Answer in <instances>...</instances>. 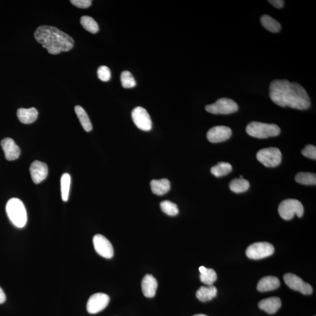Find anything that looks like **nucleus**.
Listing matches in <instances>:
<instances>
[{
  "label": "nucleus",
  "mask_w": 316,
  "mask_h": 316,
  "mask_svg": "<svg viewBox=\"0 0 316 316\" xmlns=\"http://www.w3.org/2000/svg\"><path fill=\"white\" fill-rule=\"evenodd\" d=\"M270 96L280 107L304 110L311 105V98L305 88L299 83L286 79L275 80L271 83Z\"/></svg>",
  "instance_id": "nucleus-1"
},
{
  "label": "nucleus",
  "mask_w": 316,
  "mask_h": 316,
  "mask_svg": "<svg viewBox=\"0 0 316 316\" xmlns=\"http://www.w3.org/2000/svg\"><path fill=\"white\" fill-rule=\"evenodd\" d=\"M275 248L272 244L267 242L255 243L247 249L246 255L250 259H261L272 255Z\"/></svg>",
  "instance_id": "nucleus-8"
},
{
  "label": "nucleus",
  "mask_w": 316,
  "mask_h": 316,
  "mask_svg": "<svg viewBox=\"0 0 316 316\" xmlns=\"http://www.w3.org/2000/svg\"><path fill=\"white\" fill-rule=\"evenodd\" d=\"M95 251L103 258H112L114 255V249L110 241L101 234L95 235L93 238Z\"/></svg>",
  "instance_id": "nucleus-11"
},
{
  "label": "nucleus",
  "mask_w": 316,
  "mask_h": 316,
  "mask_svg": "<svg viewBox=\"0 0 316 316\" xmlns=\"http://www.w3.org/2000/svg\"><path fill=\"white\" fill-rule=\"evenodd\" d=\"M232 167L231 164L227 162H219L216 165L211 168V174L216 177L219 178L228 175L232 171Z\"/></svg>",
  "instance_id": "nucleus-26"
},
{
  "label": "nucleus",
  "mask_w": 316,
  "mask_h": 316,
  "mask_svg": "<svg viewBox=\"0 0 316 316\" xmlns=\"http://www.w3.org/2000/svg\"><path fill=\"white\" fill-rule=\"evenodd\" d=\"M295 181L298 183L305 185H316V175L309 172H299L295 177Z\"/></svg>",
  "instance_id": "nucleus-27"
},
{
  "label": "nucleus",
  "mask_w": 316,
  "mask_h": 316,
  "mask_svg": "<svg viewBox=\"0 0 316 316\" xmlns=\"http://www.w3.org/2000/svg\"><path fill=\"white\" fill-rule=\"evenodd\" d=\"M152 192L158 196L165 195L171 189V183L166 179L153 180L151 181Z\"/></svg>",
  "instance_id": "nucleus-21"
},
{
  "label": "nucleus",
  "mask_w": 316,
  "mask_h": 316,
  "mask_svg": "<svg viewBox=\"0 0 316 316\" xmlns=\"http://www.w3.org/2000/svg\"><path fill=\"white\" fill-rule=\"evenodd\" d=\"M34 37L52 55L69 51L74 44L70 36L54 26L48 25L39 26L34 33Z\"/></svg>",
  "instance_id": "nucleus-2"
},
{
  "label": "nucleus",
  "mask_w": 316,
  "mask_h": 316,
  "mask_svg": "<svg viewBox=\"0 0 316 316\" xmlns=\"http://www.w3.org/2000/svg\"><path fill=\"white\" fill-rule=\"evenodd\" d=\"M98 79L103 82H108L111 79V71L106 66H101L97 70Z\"/></svg>",
  "instance_id": "nucleus-32"
},
{
  "label": "nucleus",
  "mask_w": 316,
  "mask_h": 316,
  "mask_svg": "<svg viewBox=\"0 0 316 316\" xmlns=\"http://www.w3.org/2000/svg\"><path fill=\"white\" fill-rule=\"evenodd\" d=\"M246 131L249 135L256 138L264 139L276 136L281 133V129L276 124L253 121L247 126Z\"/></svg>",
  "instance_id": "nucleus-4"
},
{
  "label": "nucleus",
  "mask_w": 316,
  "mask_h": 316,
  "mask_svg": "<svg viewBox=\"0 0 316 316\" xmlns=\"http://www.w3.org/2000/svg\"><path fill=\"white\" fill-rule=\"evenodd\" d=\"M232 131L230 128L219 126L211 128L207 134V138L211 142L219 143L226 141L230 138Z\"/></svg>",
  "instance_id": "nucleus-13"
},
{
  "label": "nucleus",
  "mask_w": 316,
  "mask_h": 316,
  "mask_svg": "<svg viewBox=\"0 0 316 316\" xmlns=\"http://www.w3.org/2000/svg\"><path fill=\"white\" fill-rule=\"evenodd\" d=\"M268 2H270L273 7L276 8H282L284 7L285 1L283 0H270Z\"/></svg>",
  "instance_id": "nucleus-35"
},
{
  "label": "nucleus",
  "mask_w": 316,
  "mask_h": 316,
  "mask_svg": "<svg viewBox=\"0 0 316 316\" xmlns=\"http://www.w3.org/2000/svg\"><path fill=\"white\" fill-rule=\"evenodd\" d=\"M6 300L5 294L2 288L0 287V304L4 303Z\"/></svg>",
  "instance_id": "nucleus-36"
},
{
  "label": "nucleus",
  "mask_w": 316,
  "mask_h": 316,
  "mask_svg": "<svg viewBox=\"0 0 316 316\" xmlns=\"http://www.w3.org/2000/svg\"><path fill=\"white\" fill-rule=\"evenodd\" d=\"M132 118L134 124L144 131H149L153 127L151 118L147 110L142 107H136L132 112Z\"/></svg>",
  "instance_id": "nucleus-9"
},
{
  "label": "nucleus",
  "mask_w": 316,
  "mask_h": 316,
  "mask_svg": "<svg viewBox=\"0 0 316 316\" xmlns=\"http://www.w3.org/2000/svg\"><path fill=\"white\" fill-rule=\"evenodd\" d=\"M304 156L312 159H316V148L313 145H308L302 151Z\"/></svg>",
  "instance_id": "nucleus-33"
},
{
  "label": "nucleus",
  "mask_w": 316,
  "mask_h": 316,
  "mask_svg": "<svg viewBox=\"0 0 316 316\" xmlns=\"http://www.w3.org/2000/svg\"><path fill=\"white\" fill-rule=\"evenodd\" d=\"M278 211L280 216L286 220H291L295 215L302 217L304 207L302 203L296 199H286L279 204Z\"/></svg>",
  "instance_id": "nucleus-5"
},
{
  "label": "nucleus",
  "mask_w": 316,
  "mask_h": 316,
  "mask_svg": "<svg viewBox=\"0 0 316 316\" xmlns=\"http://www.w3.org/2000/svg\"><path fill=\"white\" fill-rule=\"evenodd\" d=\"M110 297L103 293H97L91 295L87 303V311L90 314H96L108 306Z\"/></svg>",
  "instance_id": "nucleus-10"
},
{
  "label": "nucleus",
  "mask_w": 316,
  "mask_h": 316,
  "mask_svg": "<svg viewBox=\"0 0 316 316\" xmlns=\"http://www.w3.org/2000/svg\"><path fill=\"white\" fill-rule=\"evenodd\" d=\"M205 110L214 114H229L237 112L238 104L234 100L228 98H220L212 104L205 106Z\"/></svg>",
  "instance_id": "nucleus-7"
},
{
  "label": "nucleus",
  "mask_w": 316,
  "mask_h": 316,
  "mask_svg": "<svg viewBox=\"0 0 316 316\" xmlns=\"http://www.w3.org/2000/svg\"><path fill=\"white\" fill-rule=\"evenodd\" d=\"M32 181L35 184H39L45 180L48 175V168L45 163L35 160L33 162L29 168Z\"/></svg>",
  "instance_id": "nucleus-14"
},
{
  "label": "nucleus",
  "mask_w": 316,
  "mask_h": 316,
  "mask_svg": "<svg viewBox=\"0 0 316 316\" xmlns=\"http://www.w3.org/2000/svg\"><path fill=\"white\" fill-rule=\"evenodd\" d=\"M161 209L167 215L175 216L179 213L178 205L171 201H165L160 203Z\"/></svg>",
  "instance_id": "nucleus-30"
},
{
  "label": "nucleus",
  "mask_w": 316,
  "mask_h": 316,
  "mask_svg": "<svg viewBox=\"0 0 316 316\" xmlns=\"http://www.w3.org/2000/svg\"><path fill=\"white\" fill-rule=\"evenodd\" d=\"M141 286L143 294L145 297L151 298L156 296L158 282L153 275H146L142 279Z\"/></svg>",
  "instance_id": "nucleus-16"
},
{
  "label": "nucleus",
  "mask_w": 316,
  "mask_h": 316,
  "mask_svg": "<svg viewBox=\"0 0 316 316\" xmlns=\"http://www.w3.org/2000/svg\"><path fill=\"white\" fill-rule=\"evenodd\" d=\"M1 146L4 153L5 159L7 160H15L20 157V148L13 139L10 138L3 139L1 142Z\"/></svg>",
  "instance_id": "nucleus-15"
},
{
  "label": "nucleus",
  "mask_w": 316,
  "mask_h": 316,
  "mask_svg": "<svg viewBox=\"0 0 316 316\" xmlns=\"http://www.w3.org/2000/svg\"><path fill=\"white\" fill-rule=\"evenodd\" d=\"M77 117H78L80 124L86 132H90L92 130V124L89 116L84 109L80 106L74 107Z\"/></svg>",
  "instance_id": "nucleus-23"
},
{
  "label": "nucleus",
  "mask_w": 316,
  "mask_h": 316,
  "mask_svg": "<svg viewBox=\"0 0 316 316\" xmlns=\"http://www.w3.org/2000/svg\"><path fill=\"white\" fill-rule=\"evenodd\" d=\"M70 2L80 8H87L91 5L90 0H71Z\"/></svg>",
  "instance_id": "nucleus-34"
},
{
  "label": "nucleus",
  "mask_w": 316,
  "mask_h": 316,
  "mask_svg": "<svg viewBox=\"0 0 316 316\" xmlns=\"http://www.w3.org/2000/svg\"><path fill=\"white\" fill-rule=\"evenodd\" d=\"M229 186L232 192L240 193L245 192L249 189V183L243 178L234 179L229 183Z\"/></svg>",
  "instance_id": "nucleus-25"
},
{
  "label": "nucleus",
  "mask_w": 316,
  "mask_h": 316,
  "mask_svg": "<svg viewBox=\"0 0 316 316\" xmlns=\"http://www.w3.org/2000/svg\"><path fill=\"white\" fill-rule=\"evenodd\" d=\"M71 178L69 174L65 173L62 176L61 180L62 199L67 202L69 195Z\"/></svg>",
  "instance_id": "nucleus-29"
},
{
  "label": "nucleus",
  "mask_w": 316,
  "mask_h": 316,
  "mask_svg": "<svg viewBox=\"0 0 316 316\" xmlns=\"http://www.w3.org/2000/svg\"><path fill=\"white\" fill-rule=\"evenodd\" d=\"M80 23L86 31L91 33V34H96L99 30L98 23L93 19L89 16H83L80 19Z\"/></svg>",
  "instance_id": "nucleus-28"
},
{
  "label": "nucleus",
  "mask_w": 316,
  "mask_h": 316,
  "mask_svg": "<svg viewBox=\"0 0 316 316\" xmlns=\"http://www.w3.org/2000/svg\"><path fill=\"white\" fill-rule=\"evenodd\" d=\"M217 289L215 286H202L196 292V297L202 302H206L216 296Z\"/></svg>",
  "instance_id": "nucleus-20"
},
{
  "label": "nucleus",
  "mask_w": 316,
  "mask_h": 316,
  "mask_svg": "<svg viewBox=\"0 0 316 316\" xmlns=\"http://www.w3.org/2000/svg\"><path fill=\"white\" fill-rule=\"evenodd\" d=\"M17 114L18 118L22 123L30 124L37 120L38 112L34 107L30 109L21 108L17 110Z\"/></svg>",
  "instance_id": "nucleus-19"
},
{
  "label": "nucleus",
  "mask_w": 316,
  "mask_h": 316,
  "mask_svg": "<svg viewBox=\"0 0 316 316\" xmlns=\"http://www.w3.org/2000/svg\"><path fill=\"white\" fill-rule=\"evenodd\" d=\"M193 316H207L205 315H203V314H200V315H196Z\"/></svg>",
  "instance_id": "nucleus-37"
},
{
  "label": "nucleus",
  "mask_w": 316,
  "mask_h": 316,
  "mask_svg": "<svg viewBox=\"0 0 316 316\" xmlns=\"http://www.w3.org/2000/svg\"><path fill=\"white\" fill-rule=\"evenodd\" d=\"M6 212L9 219L18 228H23L27 222V213L23 202L19 199L12 198L6 204Z\"/></svg>",
  "instance_id": "nucleus-3"
},
{
  "label": "nucleus",
  "mask_w": 316,
  "mask_h": 316,
  "mask_svg": "<svg viewBox=\"0 0 316 316\" xmlns=\"http://www.w3.org/2000/svg\"><path fill=\"white\" fill-rule=\"evenodd\" d=\"M121 85L124 88L130 89L135 87L136 82L133 74L130 71H124L120 76Z\"/></svg>",
  "instance_id": "nucleus-31"
},
{
  "label": "nucleus",
  "mask_w": 316,
  "mask_h": 316,
  "mask_svg": "<svg viewBox=\"0 0 316 316\" xmlns=\"http://www.w3.org/2000/svg\"><path fill=\"white\" fill-rule=\"evenodd\" d=\"M284 279L285 284L294 291L300 292L303 294H311L313 293L312 286L304 282L302 279L294 274H286Z\"/></svg>",
  "instance_id": "nucleus-12"
},
{
  "label": "nucleus",
  "mask_w": 316,
  "mask_h": 316,
  "mask_svg": "<svg viewBox=\"0 0 316 316\" xmlns=\"http://www.w3.org/2000/svg\"><path fill=\"white\" fill-rule=\"evenodd\" d=\"M256 158L265 166L275 168L282 162V153L277 148H264L258 152Z\"/></svg>",
  "instance_id": "nucleus-6"
},
{
  "label": "nucleus",
  "mask_w": 316,
  "mask_h": 316,
  "mask_svg": "<svg viewBox=\"0 0 316 316\" xmlns=\"http://www.w3.org/2000/svg\"><path fill=\"white\" fill-rule=\"evenodd\" d=\"M281 284L279 280L275 276H268L262 278L259 281L257 285L258 291L265 292L275 290L278 289Z\"/></svg>",
  "instance_id": "nucleus-18"
},
{
  "label": "nucleus",
  "mask_w": 316,
  "mask_h": 316,
  "mask_svg": "<svg viewBox=\"0 0 316 316\" xmlns=\"http://www.w3.org/2000/svg\"><path fill=\"white\" fill-rule=\"evenodd\" d=\"M200 279L202 282L208 286L213 285L216 281L217 276L216 271L213 269H208L203 266L199 268Z\"/></svg>",
  "instance_id": "nucleus-22"
},
{
  "label": "nucleus",
  "mask_w": 316,
  "mask_h": 316,
  "mask_svg": "<svg viewBox=\"0 0 316 316\" xmlns=\"http://www.w3.org/2000/svg\"><path fill=\"white\" fill-rule=\"evenodd\" d=\"M259 308L262 311L272 315L278 311L282 306L281 300L277 297H272L262 300L258 304Z\"/></svg>",
  "instance_id": "nucleus-17"
},
{
  "label": "nucleus",
  "mask_w": 316,
  "mask_h": 316,
  "mask_svg": "<svg viewBox=\"0 0 316 316\" xmlns=\"http://www.w3.org/2000/svg\"><path fill=\"white\" fill-rule=\"evenodd\" d=\"M261 23L265 29L271 32L276 33L281 30V25L280 23L268 15H264L261 17Z\"/></svg>",
  "instance_id": "nucleus-24"
}]
</instances>
